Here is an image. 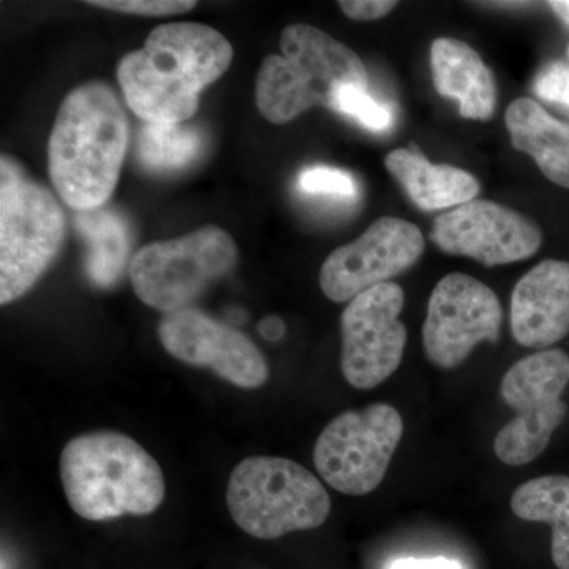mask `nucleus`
<instances>
[{
    "mask_svg": "<svg viewBox=\"0 0 569 569\" xmlns=\"http://www.w3.org/2000/svg\"><path fill=\"white\" fill-rule=\"evenodd\" d=\"M505 122L512 148L533 157L550 182L569 189V123L526 97L509 104Z\"/></svg>",
    "mask_w": 569,
    "mask_h": 569,
    "instance_id": "a211bd4d",
    "label": "nucleus"
},
{
    "mask_svg": "<svg viewBox=\"0 0 569 569\" xmlns=\"http://www.w3.org/2000/svg\"><path fill=\"white\" fill-rule=\"evenodd\" d=\"M159 339L173 358L211 369L236 387L260 388L268 380V362L249 337L193 307L167 313Z\"/></svg>",
    "mask_w": 569,
    "mask_h": 569,
    "instance_id": "4468645a",
    "label": "nucleus"
},
{
    "mask_svg": "<svg viewBox=\"0 0 569 569\" xmlns=\"http://www.w3.org/2000/svg\"><path fill=\"white\" fill-rule=\"evenodd\" d=\"M340 9L350 20L373 21L388 17L396 9L395 0H340Z\"/></svg>",
    "mask_w": 569,
    "mask_h": 569,
    "instance_id": "a878e982",
    "label": "nucleus"
},
{
    "mask_svg": "<svg viewBox=\"0 0 569 569\" xmlns=\"http://www.w3.org/2000/svg\"><path fill=\"white\" fill-rule=\"evenodd\" d=\"M335 110L350 116L372 132H385L392 123V116L387 107L378 103L367 91L353 86H347L339 92Z\"/></svg>",
    "mask_w": 569,
    "mask_h": 569,
    "instance_id": "4be33fe9",
    "label": "nucleus"
},
{
    "mask_svg": "<svg viewBox=\"0 0 569 569\" xmlns=\"http://www.w3.org/2000/svg\"><path fill=\"white\" fill-rule=\"evenodd\" d=\"M385 167L421 211L458 208L477 200L478 179L451 164H432L413 149L388 153Z\"/></svg>",
    "mask_w": 569,
    "mask_h": 569,
    "instance_id": "f3484780",
    "label": "nucleus"
},
{
    "mask_svg": "<svg viewBox=\"0 0 569 569\" xmlns=\"http://www.w3.org/2000/svg\"><path fill=\"white\" fill-rule=\"evenodd\" d=\"M511 509L519 519L549 523L552 533L569 529V478L549 475L515 490Z\"/></svg>",
    "mask_w": 569,
    "mask_h": 569,
    "instance_id": "aec40b11",
    "label": "nucleus"
},
{
    "mask_svg": "<svg viewBox=\"0 0 569 569\" xmlns=\"http://www.w3.org/2000/svg\"><path fill=\"white\" fill-rule=\"evenodd\" d=\"M549 7L569 28V0H553L549 2Z\"/></svg>",
    "mask_w": 569,
    "mask_h": 569,
    "instance_id": "c85d7f7f",
    "label": "nucleus"
},
{
    "mask_svg": "<svg viewBox=\"0 0 569 569\" xmlns=\"http://www.w3.org/2000/svg\"><path fill=\"white\" fill-rule=\"evenodd\" d=\"M74 224L88 246L86 272L97 288H111L126 271L129 234L121 217L96 209L78 212Z\"/></svg>",
    "mask_w": 569,
    "mask_h": 569,
    "instance_id": "6ab92c4d",
    "label": "nucleus"
},
{
    "mask_svg": "<svg viewBox=\"0 0 569 569\" xmlns=\"http://www.w3.org/2000/svg\"><path fill=\"white\" fill-rule=\"evenodd\" d=\"M238 263V247L227 231L206 224L170 241L141 247L129 263L134 295L167 313L189 309Z\"/></svg>",
    "mask_w": 569,
    "mask_h": 569,
    "instance_id": "0eeeda50",
    "label": "nucleus"
},
{
    "mask_svg": "<svg viewBox=\"0 0 569 569\" xmlns=\"http://www.w3.org/2000/svg\"><path fill=\"white\" fill-rule=\"evenodd\" d=\"M511 332L519 346L538 350L569 335L568 261H541L516 283Z\"/></svg>",
    "mask_w": 569,
    "mask_h": 569,
    "instance_id": "2eb2a0df",
    "label": "nucleus"
},
{
    "mask_svg": "<svg viewBox=\"0 0 569 569\" xmlns=\"http://www.w3.org/2000/svg\"><path fill=\"white\" fill-rule=\"evenodd\" d=\"M88 6L140 17H171L197 7L193 0H91Z\"/></svg>",
    "mask_w": 569,
    "mask_h": 569,
    "instance_id": "b1692460",
    "label": "nucleus"
},
{
    "mask_svg": "<svg viewBox=\"0 0 569 569\" xmlns=\"http://www.w3.org/2000/svg\"><path fill=\"white\" fill-rule=\"evenodd\" d=\"M127 148L129 119L118 93L102 81L74 88L48 141V170L59 197L77 212L102 209L118 186Z\"/></svg>",
    "mask_w": 569,
    "mask_h": 569,
    "instance_id": "f03ea898",
    "label": "nucleus"
},
{
    "mask_svg": "<svg viewBox=\"0 0 569 569\" xmlns=\"http://www.w3.org/2000/svg\"><path fill=\"white\" fill-rule=\"evenodd\" d=\"M233 47L200 22L157 26L141 50L122 56L118 81L127 107L146 123H183L200 93L230 69Z\"/></svg>",
    "mask_w": 569,
    "mask_h": 569,
    "instance_id": "f257e3e1",
    "label": "nucleus"
},
{
    "mask_svg": "<svg viewBox=\"0 0 569 569\" xmlns=\"http://www.w3.org/2000/svg\"><path fill=\"white\" fill-rule=\"evenodd\" d=\"M59 468L71 509L93 522L152 515L164 498L159 462L121 432L74 437L63 448Z\"/></svg>",
    "mask_w": 569,
    "mask_h": 569,
    "instance_id": "7ed1b4c3",
    "label": "nucleus"
},
{
    "mask_svg": "<svg viewBox=\"0 0 569 569\" xmlns=\"http://www.w3.org/2000/svg\"><path fill=\"white\" fill-rule=\"evenodd\" d=\"M406 295L397 283L370 288L348 302L340 318L342 372L351 387L372 389L399 369L407 328L399 320Z\"/></svg>",
    "mask_w": 569,
    "mask_h": 569,
    "instance_id": "9b49d317",
    "label": "nucleus"
},
{
    "mask_svg": "<svg viewBox=\"0 0 569 569\" xmlns=\"http://www.w3.org/2000/svg\"><path fill=\"white\" fill-rule=\"evenodd\" d=\"M299 189L309 194L350 198L356 194V182L351 174L335 168L316 167L302 171L298 179Z\"/></svg>",
    "mask_w": 569,
    "mask_h": 569,
    "instance_id": "5701e85b",
    "label": "nucleus"
},
{
    "mask_svg": "<svg viewBox=\"0 0 569 569\" xmlns=\"http://www.w3.org/2000/svg\"><path fill=\"white\" fill-rule=\"evenodd\" d=\"M569 383V356L561 350H542L516 362L500 385L503 402L516 418L501 427L493 441L498 460L519 467L533 462L567 418L561 400Z\"/></svg>",
    "mask_w": 569,
    "mask_h": 569,
    "instance_id": "6e6552de",
    "label": "nucleus"
},
{
    "mask_svg": "<svg viewBox=\"0 0 569 569\" xmlns=\"http://www.w3.org/2000/svg\"><path fill=\"white\" fill-rule=\"evenodd\" d=\"M430 69L437 92L458 100L462 118H492L498 97L496 77L470 44L456 39L433 40Z\"/></svg>",
    "mask_w": 569,
    "mask_h": 569,
    "instance_id": "dca6fc26",
    "label": "nucleus"
},
{
    "mask_svg": "<svg viewBox=\"0 0 569 569\" xmlns=\"http://www.w3.org/2000/svg\"><path fill=\"white\" fill-rule=\"evenodd\" d=\"M425 236L417 224L380 217L350 244L326 258L320 287L332 302H350L378 284L388 283L417 264L425 253Z\"/></svg>",
    "mask_w": 569,
    "mask_h": 569,
    "instance_id": "f8f14e48",
    "label": "nucleus"
},
{
    "mask_svg": "<svg viewBox=\"0 0 569 569\" xmlns=\"http://www.w3.org/2000/svg\"><path fill=\"white\" fill-rule=\"evenodd\" d=\"M227 503L234 522L258 539L318 529L331 512V497L320 479L293 460L268 456L234 468Z\"/></svg>",
    "mask_w": 569,
    "mask_h": 569,
    "instance_id": "423d86ee",
    "label": "nucleus"
},
{
    "mask_svg": "<svg viewBox=\"0 0 569 569\" xmlns=\"http://www.w3.org/2000/svg\"><path fill=\"white\" fill-rule=\"evenodd\" d=\"M533 91L539 99L557 103L569 111V66L556 61L542 67L535 78Z\"/></svg>",
    "mask_w": 569,
    "mask_h": 569,
    "instance_id": "393cba45",
    "label": "nucleus"
},
{
    "mask_svg": "<svg viewBox=\"0 0 569 569\" xmlns=\"http://www.w3.org/2000/svg\"><path fill=\"white\" fill-rule=\"evenodd\" d=\"M402 436V417L388 403L346 411L318 437L313 463L331 488L347 496H367L387 477Z\"/></svg>",
    "mask_w": 569,
    "mask_h": 569,
    "instance_id": "1a4fd4ad",
    "label": "nucleus"
},
{
    "mask_svg": "<svg viewBox=\"0 0 569 569\" xmlns=\"http://www.w3.org/2000/svg\"><path fill=\"white\" fill-rule=\"evenodd\" d=\"M430 239L441 252L471 258L486 268L527 260L542 244L537 223L507 206L478 198L440 213Z\"/></svg>",
    "mask_w": 569,
    "mask_h": 569,
    "instance_id": "ddd939ff",
    "label": "nucleus"
},
{
    "mask_svg": "<svg viewBox=\"0 0 569 569\" xmlns=\"http://www.w3.org/2000/svg\"><path fill=\"white\" fill-rule=\"evenodd\" d=\"M280 51L264 59L254 84L258 111L266 121L287 123L313 107L335 110L337 96L347 86L369 88L361 58L312 26H288Z\"/></svg>",
    "mask_w": 569,
    "mask_h": 569,
    "instance_id": "20e7f679",
    "label": "nucleus"
},
{
    "mask_svg": "<svg viewBox=\"0 0 569 569\" xmlns=\"http://www.w3.org/2000/svg\"><path fill=\"white\" fill-rule=\"evenodd\" d=\"M258 331L268 340H280L284 335V325L280 318L266 317L258 326Z\"/></svg>",
    "mask_w": 569,
    "mask_h": 569,
    "instance_id": "cd10ccee",
    "label": "nucleus"
},
{
    "mask_svg": "<svg viewBox=\"0 0 569 569\" xmlns=\"http://www.w3.org/2000/svg\"><path fill=\"white\" fill-rule=\"evenodd\" d=\"M66 216L54 194L11 157L0 159V305L22 298L61 250Z\"/></svg>",
    "mask_w": 569,
    "mask_h": 569,
    "instance_id": "39448f33",
    "label": "nucleus"
},
{
    "mask_svg": "<svg viewBox=\"0 0 569 569\" xmlns=\"http://www.w3.org/2000/svg\"><path fill=\"white\" fill-rule=\"evenodd\" d=\"M388 569H463L460 563L449 559H402L389 565Z\"/></svg>",
    "mask_w": 569,
    "mask_h": 569,
    "instance_id": "bb28decb",
    "label": "nucleus"
},
{
    "mask_svg": "<svg viewBox=\"0 0 569 569\" xmlns=\"http://www.w3.org/2000/svg\"><path fill=\"white\" fill-rule=\"evenodd\" d=\"M201 138L182 123H146L138 137V156L157 171L179 170L197 159Z\"/></svg>",
    "mask_w": 569,
    "mask_h": 569,
    "instance_id": "412c9836",
    "label": "nucleus"
},
{
    "mask_svg": "<svg viewBox=\"0 0 569 569\" xmlns=\"http://www.w3.org/2000/svg\"><path fill=\"white\" fill-rule=\"evenodd\" d=\"M568 56H569V44H568Z\"/></svg>",
    "mask_w": 569,
    "mask_h": 569,
    "instance_id": "c756f323",
    "label": "nucleus"
},
{
    "mask_svg": "<svg viewBox=\"0 0 569 569\" xmlns=\"http://www.w3.org/2000/svg\"><path fill=\"white\" fill-rule=\"evenodd\" d=\"M503 310L492 290L471 276L451 272L433 288L422 325L429 361L455 369L467 361L478 343H497Z\"/></svg>",
    "mask_w": 569,
    "mask_h": 569,
    "instance_id": "9d476101",
    "label": "nucleus"
}]
</instances>
